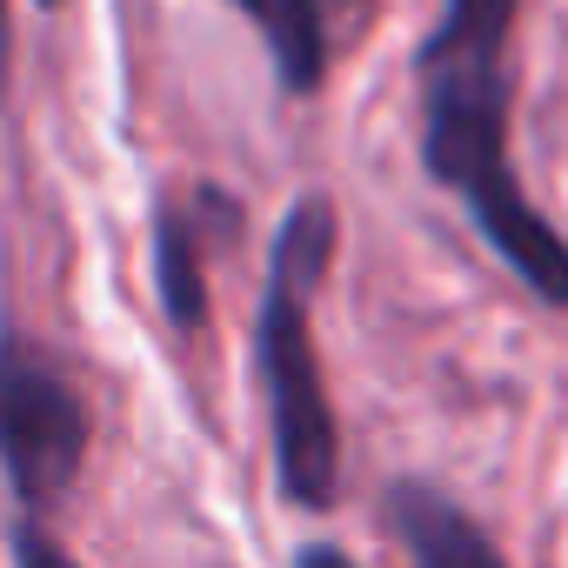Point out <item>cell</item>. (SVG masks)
I'll return each mask as SVG.
<instances>
[{"mask_svg": "<svg viewBox=\"0 0 568 568\" xmlns=\"http://www.w3.org/2000/svg\"><path fill=\"white\" fill-rule=\"evenodd\" d=\"M521 0H448L415 54L422 88V168L462 194L468 221L508 261V274L548 308H568V241L521 194L508 161V41Z\"/></svg>", "mask_w": 568, "mask_h": 568, "instance_id": "cell-1", "label": "cell"}, {"mask_svg": "<svg viewBox=\"0 0 568 568\" xmlns=\"http://www.w3.org/2000/svg\"><path fill=\"white\" fill-rule=\"evenodd\" d=\"M342 214L322 187H308L274 227L267 247V288L254 315V368L267 388V428H274V475L295 508H335L342 495V428L328 408L322 355H315V295L335 267Z\"/></svg>", "mask_w": 568, "mask_h": 568, "instance_id": "cell-2", "label": "cell"}, {"mask_svg": "<svg viewBox=\"0 0 568 568\" xmlns=\"http://www.w3.org/2000/svg\"><path fill=\"white\" fill-rule=\"evenodd\" d=\"M88 442H94L88 402L54 362V348L28 335H0V468H8L21 515H41L74 488Z\"/></svg>", "mask_w": 568, "mask_h": 568, "instance_id": "cell-3", "label": "cell"}, {"mask_svg": "<svg viewBox=\"0 0 568 568\" xmlns=\"http://www.w3.org/2000/svg\"><path fill=\"white\" fill-rule=\"evenodd\" d=\"M388 528H395V541L408 548L415 568H508L501 548L468 521V508H455L428 481H395L388 488Z\"/></svg>", "mask_w": 568, "mask_h": 568, "instance_id": "cell-4", "label": "cell"}, {"mask_svg": "<svg viewBox=\"0 0 568 568\" xmlns=\"http://www.w3.org/2000/svg\"><path fill=\"white\" fill-rule=\"evenodd\" d=\"M154 288H161V315L181 335L207 322V247H201V221L181 201H154Z\"/></svg>", "mask_w": 568, "mask_h": 568, "instance_id": "cell-5", "label": "cell"}, {"mask_svg": "<svg viewBox=\"0 0 568 568\" xmlns=\"http://www.w3.org/2000/svg\"><path fill=\"white\" fill-rule=\"evenodd\" d=\"M261 34L288 94H315L328 74V8L322 0H261Z\"/></svg>", "mask_w": 568, "mask_h": 568, "instance_id": "cell-6", "label": "cell"}, {"mask_svg": "<svg viewBox=\"0 0 568 568\" xmlns=\"http://www.w3.org/2000/svg\"><path fill=\"white\" fill-rule=\"evenodd\" d=\"M8 541H14V568H81V561H74V548H68L41 515H21Z\"/></svg>", "mask_w": 568, "mask_h": 568, "instance_id": "cell-7", "label": "cell"}, {"mask_svg": "<svg viewBox=\"0 0 568 568\" xmlns=\"http://www.w3.org/2000/svg\"><path fill=\"white\" fill-rule=\"evenodd\" d=\"M295 568H362L348 548H335V541H315V548H302L295 555Z\"/></svg>", "mask_w": 568, "mask_h": 568, "instance_id": "cell-8", "label": "cell"}, {"mask_svg": "<svg viewBox=\"0 0 568 568\" xmlns=\"http://www.w3.org/2000/svg\"><path fill=\"white\" fill-rule=\"evenodd\" d=\"M8 81H14V28H8V0H0V101H8Z\"/></svg>", "mask_w": 568, "mask_h": 568, "instance_id": "cell-9", "label": "cell"}, {"mask_svg": "<svg viewBox=\"0 0 568 568\" xmlns=\"http://www.w3.org/2000/svg\"><path fill=\"white\" fill-rule=\"evenodd\" d=\"M322 8H342L348 21H368V8H375V0H322Z\"/></svg>", "mask_w": 568, "mask_h": 568, "instance_id": "cell-10", "label": "cell"}, {"mask_svg": "<svg viewBox=\"0 0 568 568\" xmlns=\"http://www.w3.org/2000/svg\"><path fill=\"white\" fill-rule=\"evenodd\" d=\"M234 8H247V14H261V0H234Z\"/></svg>", "mask_w": 568, "mask_h": 568, "instance_id": "cell-11", "label": "cell"}, {"mask_svg": "<svg viewBox=\"0 0 568 568\" xmlns=\"http://www.w3.org/2000/svg\"><path fill=\"white\" fill-rule=\"evenodd\" d=\"M41 8H54V0H41Z\"/></svg>", "mask_w": 568, "mask_h": 568, "instance_id": "cell-12", "label": "cell"}]
</instances>
